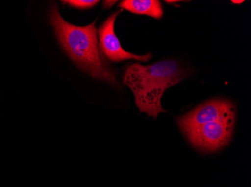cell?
<instances>
[{
  "instance_id": "cell-1",
  "label": "cell",
  "mask_w": 251,
  "mask_h": 187,
  "mask_svg": "<svg viewBox=\"0 0 251 187\" xmlns=\"http://www.w3.org/2000/svg\"><path fill=\"white\" fill-rule=\"evenodd\" d=\"M50 23L63 50L79 68L94 78L118 86L115 74L100 52L96 21L87 26H75L63 19L54 5L50 10Z\"/></svg>"
},
{
  "instance_id": "cell-2",
  "label": "cell",
  "mask_w": 251,
  "mask_h": 187,
  "mask_svg": "<svg viewBox=\"0 0 251 187\" xmlns=\"http://www.w3.org/2000/svg\"><path fill=\"white\" fill-rule=\"evenodd\" d=\"M188 76L177 62L167 60L151 65L129 64L126 69L123 82L133 93L141 113L156 119L159 113L166 112L161 104L165 91Z\"/></svg>"
},
{
  "instance_id": "cell-3",
  "label": "cell",
  "mask_w": 251,
  "mask_h": 187,
  "mask_svg": "<svg viewBox=\"0 0 251 187\" xmlns=\"http://www.w3.org/2000/svg\"><path fill=\"white\" fill-rule=\"evenodd\" d=\"M235 114L184 132L193 147L204 153L218 151L230 141Z\"/></svg>"
},
{
  "instance_id": "cell-4",
  "label": "cell",
  "mask_w": 251,
  "mask_h": 187,
  "mask_svg": "<svg viewBox=\"0 0 251 187\" xmlns=\"http://www.w3.org/2000/svg\"><path fill=\"white\" fill-rule=\"evenodd\" d=\"M232 114H235L232 103L228 100L213 99L203 103L188 113L179 117L177 122L184 133Z\"/></svg>"
},
{
  "instance_id": "cell-5",
  "label": "cell",
  "mask_w": 251,
  "mask_h": 187,
  "mask_svg": "<svg viewBox=\"0 0 251 187\" xmlns=\"http://www.w3.org/2000/svg\"><path fill=\"white\" fill-rule=\"evenodd\" d=\"M121 11H118L107 18L103 24L99 29V46L101 54L112 62H119L126 60H139L147 62L151 59V53L136 55L123 49L119 39L115 32V20Z\"/></svg>"
},
{
  "instance_id": "cell-6",
  "label": "cell",
  "mask_w": 251,
  "mask_h": 187,
  "mask_svg": "<svg viewBox=\"0 0 251 187\" xmlns=\"http://www.w3.org/2000/svg\"><path fill=\"white\" fill-rule=\"evenodd\" d=\"M119 7L135 15H148L158 20L163 15V7L159 0H124Z\"/></svg>"
},
{
  "instance_id": "cell-7",
  "label": "cell",
  "mask_w": 251,
  "mask_h": 187,
  "mask_svg": "<svg viewBox=\"0 0 251 187\" xmlns=\"http://www.w3.org/2000/svg\"><path fill=\"white\" fill-rule=\"evenodd\" d=\"M63 3L74 8H79V9H87V8H92L95 6L100 1L97 0H66L63 1Z\"/></svg>"
},
{
  "instance_id": "cell-8",
  "label": "cell",
  "mask_w": 251,
  "mask_h": 187,
  "mask_svg": "<svg viewBox=\"0 0 251 187\" xmlns=\"http://www.w3.org/2000/svg\"><path fill=\"white\" fill-rule=\"evenodd\" d=\"M115 2H116V1H105L104 4H105V6L110 8V7L112 6L113 5H115Z\"/></svg>"
},
{
  "instance_id": "cell-9",
  "label": "cell",
  "mask_w": 251,
  "mask_h": 187,
  "mask_svg": "<svg viewBox=\"0 0 251 187\" xmlns=\"http://www.w3.org/2000/svg\"><path fill=\"white\" fill-rule=\"evenodd\" d=\"M232 2H233V3L235 4H241L242 3V2H244V1H238V0H233V1H232Z\"/></svg>"
}]
</instances>
